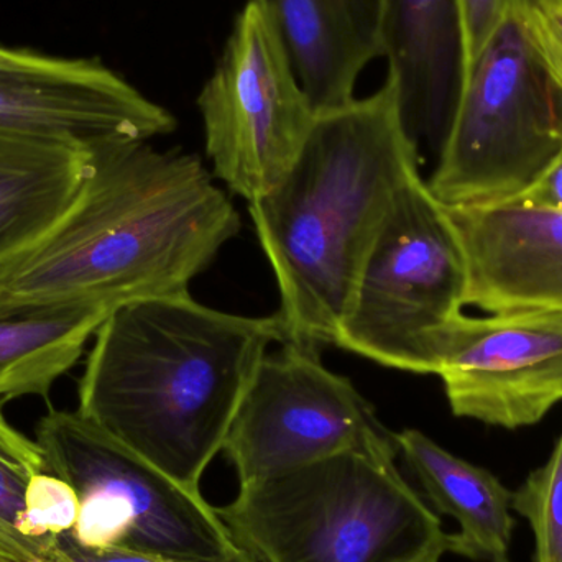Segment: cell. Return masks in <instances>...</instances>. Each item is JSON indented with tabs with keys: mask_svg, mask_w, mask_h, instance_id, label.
Segmentation results:
<instances>
[{
	"mask_svg": "<svg viewBox=\"0 0 562 562\" xmlns=\"http://www.w3.org/2000/svg\"><path fill=\"white\" fill-rule=\"evenodd\" d=\"M527 12L508 20L464 72L428 181L445 206L514 200L560 151L562 98L531 43Z\"/></svg>",
	"mask_w": 562,
	"mask_h": 562,
	"instance_id": "cell-6",
	"label": "cell"
},
{
	"mask_svg": "<svg viewBox=\"0 0 562 562\" xmlns=\"http://www.w3.org/2000/svg\"><path fill=\"white\" fill-rule=\"evenodd\" d=\"M92 161V151L0 132V267L68 213Z\"/></svg>",
	"mask_w": 562,
	"mask_h": 562,
	"instance_id": "cell-16",
	"label": "cell"
},
{
	"mask_svg": "<svg viewBox=\"0 0 562 562\" xmlns=\"http://www.w3.org/2000/svg\"><path fill=\"white\" fill-rule=\"evenodd\" d=\"M217 514L259 562H416L448 537L396 459L357 452L239 485Z\"/></svg>",
	"mask_w": 562,
	"mask_h": 562,
	"instance_id": "cell-4",
	"label": "cell"
},
{
	"mask_svg": "<svg viewBox=\"0 0 562 562\" xmlns=\"http://www.w3.org/2000/svg\"><path fill=\"white\" fill-rule=\"evenodd\" d=\"M173 115L98 59L0 46V132L94 151L148 142Z\"/></svg>",
	"mask_w": 562,
	"mask_h": 562,
	"instance_id": "cell-11",
	"label": "cell"
},
{
	"mask_svg": "<svg viewBox=\"0 0 562 562\" xmlns=\"http://www.w3.org/2000/svg\"><path fill=\"white\" fill-rule=\"evenodd\" d=\"M512 508L530 524L535 562H562V432L550 459L514 491Z\"/></svg>",
	"mask_w": 562,
	"mask_h": 562,
	"instance_id": "cell-19",
	"label": "cell"
},
{
	"mask_svg": "<svg viewBox=\"0 0 562 562\" xmlns=\"http://www.w3.org/2000/svg\"><path fill=\"white\" fill-rule=\"evenodd\" d=\"M533 0H458L461 16L464 72L498 30L530 9Z\"/></svg>",
	"mask_w": 562,
	"mask_h": 562,
	"instance_id": "cell-21",
	"label": "cell"
},
{
	"mask_svg": "<svg viewBox=\"0 0 562 562\" xmlns=\"http://www.w3.org/2000/svg\"><path fill=\"white\" fill-rule=\"evenodd\" d=\"M223 452L243 485L346 452L396 459L398 446L352 382L323 366L317 346L286 340L260 360Z\"/></svg>",
	"mask_w": 562,
	"mask_h": 562,
	"instance_id": "cell-9",
	"label": "cell"
},
{
	"mask_svg": "<svg viewBox=\"0 0 562 562\" xmlns=\"http://www.w3.org/2000/svg\"><path fill=\"white\" fill-rule=\"evenodd\" d=\"M111 314L92 303L0 300V400H48Z\"/></svg>",
	"mask_w": 562,
	"mask_h": 562,
	"instance_id": "cell-17",
	"label": "cell"
},
{
	"mask_svg": "<svg viewBox=\"0 0 562 562\" xmlns=\"http://www.w3.org/2000/svg\"><path fill=\"white\" fill-rule=\"evenodd\" d=\"M0 562H5V561L0 560Z\"/></svg>",
	"mask_w": 562,
	"mask_h": 562,
	"instance_id": "cell-26",
	"label": "cell"
},
{
	"mask_svg": "<svg viewBox=\"0 0 562 562\" xmlns=\"http://www.w3.org/2000/svg\"><path fill=\"white\" fill-rule=\"evenodd\" d=\"M257 2L272 19L314 112L352 102L357 79L382 56V0Z\"/></svg>",
	"mask_w": 562,
	"mask_h": 562,
	"instance_id": "cell-14",
	"label": "cell"
},
{
	"mask_svg": "<svg viewBox=\"0 0 562 562\" xmlns=\"http://www.w3.org/2000/svg\"><path fill=\"white\" fill-rule=\"evenodd\" d=\"M446 553H448V537H446V541H442L438 547L429 550L425 557L419 558L416 562H441V558L445 557Z\"/></svg>",
	"mask_w": 562,
	"mask_h": 562,
	"instance_id": "cell-25",
	"label": "cell"
},
{
	"mask_svg": "<svg viewBox=\"0 0 562 562\" xmlns=\"http://www.w3.org/2000/svg\"><path fill=\"white\" fill-rule=\"evenodd\" d=\"M45 472L71 485L79 515L66 537L88 550L180 562H231L243 548L217 508L81 413L53 409L36 426Z\"/></svg>",
	"mask_w": 562,
	"mask_h": 562,
	"instance_id": "cell-5",
	"label": "cell"
},
{
	"mask_svg": "<svg viewBox=\"0 0 562 562\" xmlns=\"http://www.w3.org/2000/svg\"><path fill=\"white\" fill-rule=\"evenodd\" d=\"M78 515V495L71 485L56 475L42 472L30 481L16 530L26 540L55 547L59 537L75 528Z\"/></svg>",
	"mask_w": 562,
	"mask_h": 562,
	"instance_id": "cell-20",
	"label": "cell"
},
{
	"mask_svg": "<svg viewBox=\"0 0 562 562\" xmlns=\"http://www.w3.org/2000/svg\"><path fill=\"white\" fill-rule=\"evenodd\" d=\"M445 210L464 256V306L562 311V211L518 201Z\"/></svg>",
	"mask_w": 562,
	"mask_h": 562,
	"instance_id": "cell-12",
	"label": "cell"
},
{
	"mask_svg": "<svg viewBox=\"0 0 562 562\" xmlns=\"http://www.w3.org/2000/svg\"><path fill=\"white\" fill-rule=\"evenodd\" d=\"M510 201L562 211V145L533 183Z\"/></svg>",
	"mask_w": 562,
	"mask_h": 562,
	"instance_id": "cell-24",
	"label": "cell"
},
{
	"mask_svg": "<svg viewBox=\"0 0 562 562\" xmlns=\"http://www.w3.org/2000/svg\"><path fill=\"white\" fill-rule=\"evenodd\" d=\"M465 283L445 206L418 175L400 191L363 262L336 346L431 375L432 333L462 313Z\"/></svg>",
	"mask_w": 562,
	"mask_h": 562,
	"instance_id": "cell-7",
	"label": "cell"
},
{
	"mask_svg": "<svg viewBox=\"0 0 562 562\" xmlns=\"http://www.w3.org/2000/svg\"><path fill=\"white\" fill-rule=\"evenodd\" d=\"M380 53L409 137L448 134L464 79L458 0H382Z\"/></svg>",
	"mask_w": 562,
	"mask_h": 562,
	"instance_id": "cell-13",
	"label": "cell"
},
{
	"mask_svg": "<svg viewBox=\"0 0 562 562\" xmlns=\"http://www.w3.org/2000/svg\"><path fill=\"white\" fill-rule=\"evenodd\" d=\"M45 472L38 442L9 425L0 413V560L5 562H59L55 547L26 540L16 530L25 492L35 475ZM59 540V538H58Z\"/></svg>",
	"mask_w": 562,
	"mask_h": 562,
	"instance_id": "cell-18",
	"label": "cell"
},
{
	"mask_svg": "<svg viewBox=\"0 0 562 562\" xmlns=\"http://www.w3.org/2000/svg\"><path fill=\"white\" fill-rule=\"evenodd\" d=\"M198 105L214 175L234 194L252 203L286 177L316 112L257 0L237 15Z\"/></svg>",
	"mask_w": 562,
	"mask_h": 562,
	"instance_id": "cell-8",
	"label": "cell"
},
{
	"mask_svg": "<svg viewBox=\"0 0 562 562\" xmlns=\"http://www.w3.org/2000/svg\"><path fill=\"white\" fill-rule=\"evenodd\" d=\"M273 342H283L277 313H223L190 294L125 304L95 333L78 412L175 481L201 491Z\"/></svg>",
	"mask_w": 562,
	"mask_h": 562,
	"instance_id": "cell-2",
	"label": "cell"
},
{
	"mask_svg": "<svg viewBox=\"0 0 562 562\" xmlns=\"http://www.w3.org/2000/svg\"><path fill=\"white\" fill-rule=\"evenodd\" d=\"M59 562H180L148 557V554L132 553L124 550H88L79 547L71 538L59 537ZM231 562H259L247 551H240L239 557Z\"/></svg>",
	"mask_w": 562,
	"mask_h": 562,
	"instance_id": "cell-23",
	"label": "cell"
},
{
	"mask_svg": "<svg viewBox=\"0 0 562 562\" xmlns=\"http://www.w3.org/2000/svg\"><path fill=\"white\" fill-rule=\"evenodd\" d=\"M395 441L429 507L458 521V533L448 535V553L477 562H512L514 491L487 469L452 454L418 429L395 432Z\"/></svg>",
	"mask_w": 562,
	"mask_h": 562,
	"instance_id": "cell-15",
	"label": "cell"
},
{
	"mask_svg": "<svg viewBox=\"0 0 562 562\" xmlns=\"http://www.w3.org/2000/svg\"><path fill=\"white\" fill-rule=\"evenodd\" d=\"M527 26L562 98V0H533L527 12Z\"/></svg>",
	"mask_w": 562,
	"mask_h": 562,
	"instance_id": "cell-22",
	"label": "cell"
},
{
	"mask_svg": "<svg viewBox=\"0 0 562 562\" xmlns=\"http://www.w3.org/2000/svg\"><path fill=\"white\" fill-rule=\"evenodd\" d=\"M418 175V144L389 79L369 98L316 114L286 177L249 203L279 286L283 342L336 346L363 262Z\"/></svg>",
	"mask_w": 562,
	"mask_h": 562,
	"instance_id": "cell-3",
	"label": "cell"
},
{
	"mask_svg": "<svg viewBox=\"0 0 562 562\" xmlns=\"http://www.w3.org/2000/svg\"><path fill=\"white\" fill-rule=\"evenodd\" d=\"M240 231L227 194L196 155L128 142L94 151L68 213L0 267V300L92 303L188 296Z\"/></svg>",
	"mask_w": 562,
	"mask_h": 562,
	"instance_id": "cell-1",
	"label": "cell"
},
{
	"mask_svg": "<svg viewBox=\"0 0 562 562\" xmlns=\"http://www.w3.org/2000/svg\"><path fill=\"white\" fill-rule=\"evenodd\" d=\"M429 360L458 418L538 425L562 403V311L458 314L432 333Z\"/></svg>",
	"mask_w": 562,
	"mask_h": 562,
	"instance_id": "cell-10",
	"label": "cell"
}]
</instances>
